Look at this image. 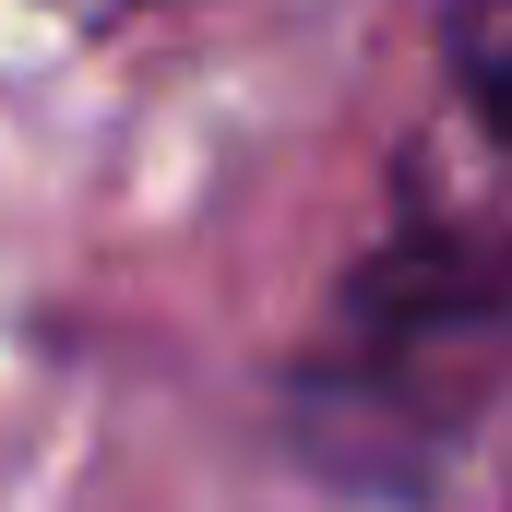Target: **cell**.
I'll list each match as a JSON object with an SVG mask.
<instances>
[{
	"label": "cell",
	"mask_w": 512,
	"mask_h": 512,
	"mask_svg": "<svg viewBox=\"0 0 512 512\" xmlns=\"http://www.w3.org/2000/svg\"><path fill=\"white\" fill-rule=\"evenodd\" d=\"M441 60H453V120L512 155V0H453Z\"/></svg>",
	"instance_id": "obj_2"
},
{
	"label": "cell",
	"mask_w": 512,
	"mask_h": 512,
	"mask_svg": "<svg viewBox=\"0 0 512 512\" xmlns=\"http://www.w3.org/2000/svg\"><path fill=\"white\" fill-rule=\"evenodd\" d=\"M512 382V155L453 120L405 155L382 239L358 251L322 346L298 358V429L346 465L405 489L441 465Z\"/></svg>",
	"instance_id": "obj_1"
}]
</instances>
